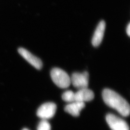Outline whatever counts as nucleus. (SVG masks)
<instances>
[{
	"label": "nucleus",
	"instance_id": "nucleus-1",
	"mask_svg": "<svg viewBox=\"0 0 130 130\" xmlns=\"http://www.w3.org/2000/svg\"><path fill=\"white\" fill-rule=\"evenodd\" d=\"M104 101L108 107L115 109L121 115L124 117L130 114V105L124 98L109 89H105L102 93Z\"/></svg>",
	"mask_w": 130,
	"mask_h": 130
},
{
	"label": "nucleus",
	"instance_id": "nucleus-2",
	"mask_svg": "<svg viewBox=\"0 0 130 130\" xmlns=\"http://www.w3.org/2000/svg\"><path fill=\"white\" fill-rule=\"evenodd\" d=\"M51 77L53 82L61 88H67L71 84L70 77L63 70L55 68L51 71Z\"/></svg>",
	"mask_w": 130,
	"mask_h": 130
},
{
	"label": "nucleus",
	"instance_id": "nucleus-3",
	"mask_svg": "<svg viewBox=\"0 0 130 130\" xmlns=\"http://www.w3.org/2000/svg\"><path fill=\"white\" fill-rule=\"evenodd\" d=\"M56 105L53 102H47L42 104L38 109L37 115L42 120H47L54 116L56 110Z\"/></svg>",
	"mask_w": 130,
	"mask_h": 130
},
{
	"label": "nucleus",
	"instance_id": "nucleus-4",
	"mask_svg": "<svg viewBox=\"0 0 130 130\" xmlns=\"http://www.w3.org/2000/svg\"><path fill=\"white\" fill-rule=\"evenodd\" d=\"M71 83L73 86L79 89L88 88L89 84V74L87 71L83 73L75 72L70 78Z\"/></svg>",
	"mask_w": 130,
	"mask_h": 130
},
{
	"label": "nucleus",
	"instance_id": "nucleus-5",
	"mask_svg": "<svg viewBox=\"0 0 130 130\" xmlns=\"http://www.w3.org/2000/svg\"><path fill=\"white\" fill-rule=\"evenodd\" d=\"M106 121L112 130H129V127L125 121L112 114L106 116Z\"/></svg>",
	"mask_w": 130,
	"mask_h": 130
},
{
	"label": "nucleus",
	"instance_id": "nucleus-6",
	"mask_svg": "<svg viewBox=\"0 0 130 130\" xmlns=\"http://www.w3.org/2000/svg\"><path fill=\"white\" fill-rule=\"evenodd\" d=\"M18 52L22 57L35 68L37 70H41L42 69V63L40 58L34 56L30 52L24 48H19Z\"/></svg>",
	"mask_w": 130,
	"mask_h": 130
},
{
	"label": "nucleus",
	"instance_id": "nucleus-7",
	"mask_svg": "<svg viewBox=\"0 0 130 130\" xmlns=\"http://www.w3.org/2000/svg\"><path fill=\"white\" fill-rule=\"evenodd\" d=\"M106 28V23L104 20L101 21L98 25L93 35L92 43L94 47L99 46L102 41Z\"/></svg>",
	"mask_w": 130,
	"mask_h": 130
},
{
	"label": "nucleus",
	"instance_id": "nucleus-8",
	"mask_svg": "<svg viewBox=\"0 0 130 130\" xmlns=\"http://www.w3.org/2000/svg\"><path fill=\"white\" fill-rule=\"evenodd\" d=\"M94 97V94L93 91L86 88L79 89L75 93V101L84 102L92 101Z\"/></svg>",
	"mask_w": 130,
	"mask_h": 130
},
{
	"label": "nucleus",
	"instance_id": "nucleus-9",
	"mask_svg": "<svg viewBox=\"0 0 130 130\" xmlns=\"http://www.w3.org/2000/svg\"><path fill=\"white\" fill-rule=\"evenodd\" d=\"M85 106V103L75 101L66 106L64 109L65 111L72 116L78 117L79 115L80 111L84 108Z\"/></svg>",
	"mask_w": 130,
	"mask_h": 130
},
{
	"label": "nucleus",
	"instance_id": "nucleus-10",
	"mask_svg": "<svg viewBox=\"0 0 130 130\" xmlns=\"http://www.w3.org/2000/svg\"><path fill=\"white\" fill-rule=\"evenodd\" d=\"M62 98L65 102H75V93L71 90L67 91L62 94Z\"/></svg>",
	"mask_w": 130,
	"mask_h": 130
},
{
	"label": "nucleus",
	"instance_id": "nucleus-11",
	"mask_svg": "<svg viewBox=\"0 0 130 130\" xmlns=\"http://www.w3.org/2000/svg\"><path fill=\"white\" fill-rule=\"evenodd\" d=\"M51 125L46 120H42L39 123L37 130H51Z\"/></svg>",
	"mask_w": 130,
	"mask_h": 130
},
{
	"label": "nucleus",
	"instance_id": "nucleus-12",
	"mask_svg": "<svg viewBox=\"0 0 130 130\" xmlns=\"http://www.w3.org/2000/svg\"><path fill=\"white\" fill-rule=\"evenodd\" d=\"M126 32L127 33V35L130 36V24H128V26L126 28Z\"/></svg>",
	"mask_w": 130,
	"mask_h": 130
},
{
	"label": "nucleus",
	"instance_id": "nucleus-13",
	"mask_svg": "<svg viewBox=\"0 0 130 130\" xmlns=\"http://www.w3.org/2000/svg\"><path fill=\"white\" fill-rule=\"evenodd\" d=\"M22 130H29L28 129H27V128H24L23 129H22Z\"/></svg>",
	"mask_w": 130,
	"mask_h": 130
}]
</instances>
